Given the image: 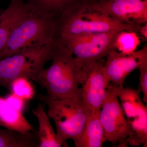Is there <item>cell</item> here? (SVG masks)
<instances>
[{
	"mask_svg": "<svg viewBox=\"0 0 147 147\" xmlns=\"http://www.w3.org/2000/svg\"><path fill=\"white\" fill-rule=\"evenodd\" d=\"M0 126L23 133L35 131L33 127L22 115L14 109L5 98L0 96Z\"/></svg>",
	"mask_w": 147,
	"mask_h": 147,
	"instance_id": "obj_14",
	"label": "cell"
},
{
	"mask_svg": "<svg viewBox=\"0 0 147 147\" xmlns=\"http://www.w3.org/2000/svg\"><path fill=\"white\" fill-rule=\"evenodd\" d=\"M59 34H85L122 30L134 31L135 26L116 21L98 5L96 0H82L58 20Z\"/></svg>",
	"mask_w": 147,
	"mask_h": 147,
	"instance_id": "obj_2",
	"label": "cell"
},
{
	"mask_svg": "<svg viewBox=\"0 0 147 147\" xmlns=\"http://www.w3.org/2000/svg\"><path fill=\"white\" fill-rule=\"evenodd\" d=\"M31 9L25 0H10L7 7L2 11L0 14V53L14 29Z\"/></svg>",
	"mask_w": 147,
	"mask_h": 147,
	"instance_id": "obj_11",
	"label": "cell"
},
{
	"mask_svg": "<svg viewBox=\"0 0 147 147\" xmlns=\"http://www.w3.org/2000/svg\"><path fill=\"white\" fill-rule=\"evenodd\" d=\"M98 5L116 21L129 26L147 23V0H96Z\"/></svg>",
	"mask_w": 147,
	"mask_h": 147,
	"instance_id": "obj_9",
	"label": "cell"
},
{
	"mask_svg": "<svg viewBox=\"0 0 147 147\" xmlns=\"http://www.w3.org/2000/svg\"><path fill=\"white\" fill-rule=\"evenodd\" d=\"M6 100L14 109L22 112L25 106V100L12 93L5 98Z\"/></svg>",
	"mask_w": 147,
	"mask_h": 147,
	"instance_id": "obj_22",
	"label": "cell"
},
{
	"mask_svg": "<svg viewBox=\"0 0 147 147\" xmlns=\"http://www.w3.org/2000/svg\"><path fill=\"white\" fill-rule=\"evenodd\" d=\"M38 99L47 106L50 119L56 125L57 134L66 143L75 142L81 136L91 111L80 97L57 99L47 94H39Z\"/></svg>",
	"mask_w": 147,
	"mask_h": 147,
	"instance_id": "obj_4",
	"label": "cell"
},
{
	"mask_svg": "<svg viewBox=\"0 0 147 147\" xmlns=\"http://www.w3.org/2000/svg\"><path fill=\"white\" fill-rule=\"evenodd\" d=\"M104 61L95 64L80 87V98L91 112L100 110L106 97L109 83L103 74Z\"/></svg>",
	"mask_w": 147,
	"mask_h": 147,
	"instance_id": "obj_10",
	"label": "cell"
},
{
	"mask_svg": "<svg viewBox=\"0 0 147 147\" xmlns=\"http://www.w3.org/2000/svg\"><path fill=\"white\" fill-rule=\"evenodd\" d=\"M134 32L138 35L140 39L146 41L147 39V23L136 26Z\"/></svg>",
	"mask_w": 147,
	"mask_h": 147,
	"instance_id": "obj_23",
	"label": "cell"
},
{
	"mask_svg": "<svg viewBox=\"0 0 147 147\" xmlns=\"http://www.w3.org/2000/svg\"><path fill=\"white\" fill-rule=\"evenodd\" d=\"M56 40L35 44L0 60V86L10 90L11 83L18 78L33 80L51 60Z\"/></svg>",
	"mask_w": 147,
	"mask_h": 147,
	"instance_id": "obj_5",
	"label": "cell"
},
{
	"mask_svg": "<svg viewBox=\"0 0 147 147\" xmlns=\"http://www.w3.org/2000/svg\"><path fill=\"white\" fill-rule=\"evenodd\" d=\"M45 105L39 104L33 111L38 122V130L37 136L39 142V147H60L65 144L54 131L50 118L45 110Z\"/></svg>",
	"mask_w": 147,
	"mask_h": 147,
	"instance_id": "obj_13",
	"label": "cell"
},
{
	"mask_svg": "<svg viewBox=\"0 0 147 147\" xmlns=\"http://www.w3.org/2000/svg\"><path fill=\"white\" fill-rule=\"evenodd\" d=\"M39 142L35 131L23 133L3 129L0 126V147H38Z\"/></svg>",
	"mask_w": 147,
	"mask_h": 147,
	"instance_id": "obj_17",
	"label": "cell"
},
{
	"mask_svg": "<svg viewBox=\"0 0 147 147\" xmlns=\"http://www.w3.org/2000/svg\"><path fill=\"white\" fill-rule=\"evenodd\" d=\"M58 35L57 19L32 8L11 34L0 60L35 44L53 42Z\"/></svg>",
	"mask_w": 147,
	"mask_h": 147,
	"instance_id": "obj_3",
	"label": "cell"
},
{
	"mask_svg": "<svg viewBox=\"0 0 147 147\" xmlns=\"http://www.w3.org/2000/svg\"><path fill=\"white\" fill-rule=\"evenodd\" d=\"M140 76H139V89L142 92L144 95L143 101L147 103V61L142 63L139 68Z\"/></svg>",
	"mask_w": 147,
	"mask_h": 147,
	"instance_id": "obj_21",
	"label": "cell"
},
{
	"mask_svg": "<svg viewBox=\"0 0 147 147\" xmlns=\"http://www.w3.org/2000/svg\"><path fill=\"white\" fill-rule=\"evenodd\" d=\"M116 93L127 119L133 118L143 113H147V107L142 103L140 97L141 91L131 88L115 87Z\"/></svg>",
	"mask_w": 147,
	"mask_h": 147,
	"instance_id": "obj_15",
	"label": "cell"
},
{
	"mask_svg": "<svg viewBox=\"0 0 147 147\" xmlns=\"http://www.w3.org/2000/svg\"><path fill=\"white\" fill-rule=\"evenodd\" d=\"M132 135L127 141V146L147 147V113H143L127 120Z\"/></svg>",
	"mask_w": 147,
	"mask_h": 147,
	"instance_id": "obj_18",
	"label": "cell"
},
{
	"mask_svg": "<svg viewBox=\"0 0 147 147\" xmlns=\"http://www.w3.org/2000/svg\"><path fill=\"white\" fill-rule=\"evenodd\" d=\"M52 63L33 79L57 99L80 97V85L85 79L84 73L71 53L58 39L52 53Z\"/></svg>",
	"mask_w": 147,
	"mask_h": 147,
	"instance_id": "obj_1",
	"label": "cell"
},
{
	"mask_svg": "<svg viewBox=\"0 0 147 147\" xmlns=\"http://www.w3.org/2000/svg\"><path fill=\"white\" fill-rule=\"evenodd\" d=\"M33 9L59 19L62 14L72 8L82 0H25Z\"/></svg>",
	"mask_w": 147,
	"mask_h": 147,
	"instance_id": "obj_16",
	"label": "cell"
},
{
	"mask_svg": "<svg viewBox=\"0 0 147 147\" xmlns=\"http://www.w3.org/2000/svg\"><path fill=\"white\" fill-rule=\"evenodd\" d=\"M106 141L117 147H127V141L132 133L114 86L109 84L105 100L99 113Z\"/></svg>",
	"mask_w": 147,
	"mask_h": 147,
	"instance_id": "obj_7",
	"label": "cell"
},
{
	"mask_svg": "<svg viewBox=\"0 0 147 147\" xmlns=\"http://www.w3.org/2000/svg\"><path fill=\"white\" fill-rule=\"evenodd\" d=\"M10 90L25 100L32 99L34 95L32 86L29 80L26 78H19L14 80L11 85Z\"/></svg>",
	"mask_w": 147,
	"mask_h": 147,
	"instance_id": "obj_20",
	"label": "cell"
},
{
	"mask_svg": "<svg viewBox=\"0 0 147 147\" xmlns=\"http://www.w3.org/2000/svg\"><path fill=\"white\" fill-rule=\"evenodd\" d=\"M103 66L105 79L110 85L123 87L126 77L134 69L147 61V47L129 54L113 50L107 55Z\"/></svg>",
	"mask_w": 147,
	"mask_h": 147,
	"instance_id": "obj_8",
	"label": "cell"
},
{
	"mask_svg": "<svg viewBox=\"0 0 147 147\" xmlns=\"http://www.w3.org/2000/svg\"><path fill=\"white\" fill-rule=\"evenodd\" d=\"M117 31L85 34H59L58 39L73 55L85 77L98 61L115 50Z\"/></svg>",
	"mask_w": 147,
	"mask_h": 147,
	"instance_id": "obj_6",
	"label": "cell"
},
{
	"mask_svg": "<svg viewBox=\"0 0 147 147\" xmlns=\"http://www.w3.org/2000/svg\"><path fill=\"white\" fill-rule=\"evenodd\" d=\"M141 39L133 31L122 30L118 32L114 42L115 50L123 54H129L136 51Z\"/></svg>",
	"mask_w": 147,
	"mask_h": 147,
	"instance_id": "obj_19",
	"label": "cell"
},
{
	"mask_svg": "<svg viewBox=\"0 0 147 147\" xmlns=\"http://www.w3.org/2000/svg\"><path fill=\"white\" fill-rule=\"evenodd\" d=\"M100 110L92 111L81 136L74 142L76 147H101L105 140L99 119Z\"/></svg>",
	"mask_w": 147,
	"mask_h": 147,
	"instance_id": "obj_12",
	"label": "cell"
}]
</instances>
